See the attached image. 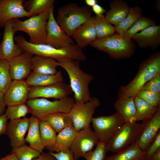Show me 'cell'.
I'll return each instance as SVG.
<instances>
[{"mask_svg":"<svg viewBox=\"0 0 160 160\" xmlns=\"http://www.w3.org/2000/svg\"><path fill=\"white\" fill-rule=\"evenodd\" d=\"M14 40L23 52L33 56L51 57L57 61L74 60L80 62L86 59L83 49L75 43L65 47L57 48L47 44L31 43L22 35L15 36Z\"/></svg>","mask_w":160,"mask_h":160,"instance_id":"6da1fadb","label":"cell"},{"mask_svg":"<svg viewBox=\"0 0 160 160\" xmlns=\"http://www.w3.org/2000/svg\"><path fill=\"white\" fill-rule=\"evenodd\" d=\"M59 66L64 69L70 79V86L74 94L75 103H84L92 98L89 85L93 76L83 71L79 61L74 60L57 61Z\"/></svg>","mask_w":160,"mask_h":160,"instance_id":"7a4b0ae2","label":"cell"},{"mask_svg":"<svg viewBox=\"0 0 160 160\" xmlns=\"http://www.w3.org/2000/svg\"><path fill=\"white\" fill-rule=\"evenodd\" d=\"M160 73V53L150 55L140 65L138 72L133 79L127 85L120 87L119 98L134 97L143 86Z\"/></svg>","mask_w":160,"mask_h":160,"instance_id":"3957f363","label":"cell"},{"mask_svg":"<svg viewBox=\"0 0 160 160\" xmlns=\"http://www.w3.org/2000/svg\"><path fill=\"white\" fill-rule=\"evenodd\" d=\"M92 16L91 11L88 7L69 3L58 9L55 19L61 28L71 37L77 28Z\"/></svg>","mask_w":160,"mask_h":160,"instance_id":"277c9868","label":"cell"},{"mask_svg":"<svg viewBox=\"0 0 160 160\" xmlns=\"http://www.w3.org/2000/svg\"><path fill=\"white\" fill-rule=\"evenodd\" d=\"M90 45L106 53L111 58L117 60L130 57L135 49V45L132 39L115 33L108 37L96 39Z\"/></svg>","mask_w":160,"mask_h":160,"instance_id":"5b68a950","label":"cell"},{"mask_svg":"<svg viewBox=\"0 0 160 160\" xmlns=\"http://www.w3.org/2000/svg\"><path fill=\"white\" fill-rule=\"evenodd\" d=\"M49 11H45L23 21L18 19H13L12 26L14 32L22 31L26 33L29 36V42L31 43L46 44V26Z\"/></svg>","mask_w":160,"mask_h":160,"instance_id":"8992f818","label":"cell"},{"mask_svg":"<svg viewBox=\"0 0 160 160\" xmlns=\"http://www.w3.org/2000/svg\"><path fill=\"white\" fill-rule=\"evenodd\" d=\"M74 103L73 98L68 97L53 101L42 98L28 99L25 103L31 109L32 116L40 120L53 113H69Z\"/></svg>","mask_w":160,"mask_h":160,"instance_id":"52a82bcc","label":"cell"},{"mask_svg":"<svg viewBox=\"0 0 160 160\" xmlns=\"http://www.w3.org/2000/svg\"><path fill=\"white\" fill-rule=\"evenodd\" d=\"M141 123L125 122L107 142L108 151L115 153L136 142Z\"/></svg>","mask_w":160,"mask_h":160,"instance_id":"ba28073f","label":"cell"},{"mask_svg":"<svg viewBox=\"0 0 160 160\" xmlns=\"http://www.w3.org/2000/svg\"><path fill=\"white\" fill-rule=\"evenodd\" d=\"M100 105L99 99L94 96L85 103L75 102L69 113L77 131L90 127L93 115Z\"/></svg>","mask_w":160,"mask_h":160,"instance_id":"9c48e42d","label":"cell"},{"mask_svg":"<svg viewBox=\"0 0 160 160\" xmlns=\"http://www.w3.org/2000/svg\"><path fill=\"white\" fill-rule=\"evenodd\" d=\"M125 123L121 115L116 112L109 116L93 117L91 123L99 140L107 142Z\"/></svg>","mask_w":160,"mask_h":160,"instance_id":"30bf717a","label":"cell"},{"mask_svg":"<svg viewBox=\"0 0 160 160\" xmlns=\"http://www.w3.org/2000/svg\"><path fill=\"white\" fill-rule=\"evenodd\" d=\"M46 44L57 48L68 47L74 43L73 40L57 22L54 9L49 12L46 26Z\"/></svg>","mask_w":160,"mask_h":160,"instance_id":"8fae6325","label":"cell"},{"mask_svg":"<svg viewBox=\"0 0 160 160\" xmlns=\"http://www.w3.org/2000/svg\"><path fill=\"white\" fill-rule=\"evenodd\" d=\"M72 93L70 85L62 81L45 86H30L28 99L42 98L59 100Z\"/></svg>","mask_w":160,"mask_h":160,"instance_id":"7c38bea8","label":"cell"},{"mask_svg":"<svg viewBox=\"0 0 160 160\" xmlns=\"http://www.w3.org/2000/svg\"><path fill=\"white\" fill-rule=\"evenodd\" d=\"M99 140L97 136L90 127L78 131L70 150L75 159L78 160L92 151Z\"/></svg>","mask_w":160,"mask_h":160,"instance_id":"4fadbf2b","label":"cell"},{"mask_svg":"<svg viewBox=\"0 0 160 160\" xmlns=\"http://www.w3.org/2000/svg\"><path fill=\"white\" fill-rule=\"evenodd\" d=\"M160 107L150 119L142 121L136 141L139 147L144 151L154 140L160 132Z\"/></svg>","mask_w":160,"mask_h":160,"instance_id":"5bb4252c","label":"cell"},{"mask_svg":"<svg viewBox=\"0 0 160 160\" xmlns=\"http://www.w3.org/2000/svg\"><path fill=\"white\" fill-rule=\"evenodd\" d=\"M24 0H0V28L4 27L10 20L31 17L24 8Z\"/></svg>","mask_w":160,"mask_h":160,"instance_id":"9a60e30c","label":"cell"},{"mask_svg":"<svg viewBox=\"0 0 160 160\" xmlns=\"http://www.w3.org/2000/svg\"><path fill=\"white\" fill-rule=\"evenodd\" d=\"M33 55L26 52L8 60L10 74L12 80H25L32 70Z\"/></svg>","mask_w":160,"mask_h":160,"instance_id":"2e32d148","label":"cell"},{"mask_svg":"<svg viewBox=\"0 0 160 160\" xmlns=\"http://www.w3.org/2000/svg\"><path fill=\"white\" fill-rule=\"evenodd\" d=\"M30 118L26 117L10 120L7 125L6 134L10 140L12 149L25 144V135L28 130Z\"/></svg>","mask_w":160,"mask_h":160,"instance_id":"e0dca14e","label":"cell"},{"mask_svg":"<svg viewBox=\"0 0 160 160\" xmlns=\"http://www.w3.org/2000/svg\"><path fill=\"white\" fill-rule=\"evenodd\" d=\"M12 21L13 19L8 21L4 27L2 40L0 44V60L8 61L23 53L15 43V33L13 28Z\"/></svg>","mask_w":160,"mask_h":160,"instance_id":"ac0fdd59","label":"cell"},{"mask_svg":"<svg viewBox=\"0 0 160 160\" xmlns=\"http://www.w3.org/2000/svg\"><path fill=\"white\" fill-rule=\"evenodd\" d=\"M29 89L25 80H12L4 94L6 106L25 103L28 99Z\"/></svg>","mask_w":160,"mask_h":160,"instance_id":"d6986e66","label":"cell"},{"mask_svg":"<svg viewBox=\"0 0 160 160\" xmlns=\"http://www.w3.org/2000/svg\"><path fill=\"white\" fill-rule=\"evenodd\" d=\"M132 39L140 47L156 49L160 44V26H149L135 34Z\"/></svg>","mask_w":160,"mask_h":160,"instance_id":"ffe728a7","label":"cell"},{"mask_svg":"<svg viewBox=\"0 0 160 160\" xmlns=\"http://www.w3.org/2000/svg\"><path fill=\"white\" fill-rule=\"evenodd\" d=\"M71 36L77 46L82 49L96 40L93 16L77 28Z\"/></svg>","mask_w":160,"mask_h":160,"instance_id":"44dd1931","label":"cell"},{"mask_svg":"<svg viewBox=\"0 0 160 160\" xmlns=\"http://www.w3.org/2000/svg\"><path fill=\"white\" fill-rule=\"evenodd\" d=\"M78 132L73 125L65 128L58 132L53 145L47 149L56 152L70 150Z\"/></svg>","mask_w":160,"mask_h":160,"instance_id":"7402d4cb","label":"cell"},{"mask_svg":"<svg viewBox=\"0 0 160 160\" xmlns=\"http://www.w3.org/2000/svg\"><path fill=\"white\" fill-rule=\"evenodd\" d=\"M114 106L117 112L120 114L125 122H134L138 121L134 97L119 98Z\"/></svg>","mask_w":160,"mask_h":160,"instance_id":"603a6c76","label":"cell"},{"mask_svg":"<svg viewBox=\"0 0 160 160\" xmlns=\"http://www.w3.org/2000/svg\"><path fill=\"white\" fill-rule=\"evenodd\" d=\"M110 9L106 12L105 19L111 24L116 25L121 22L127 15L130 7L122 0H114L110 4Z\"/></svg>","mask_w":160,"mask_h":160,"instance_id":"cb8c5ba5","label":"cell"},{"mask_svg":"<svg viewBox=\"0 0 160 160\" xmlns=\"http://www.w3.org/2000/svg\"><path fill=\"white\" fill-rule=\"evenodd\" d=\"M63 76L61 71L54 74H47L32 71L25 80L29 86H41L63 81Z\"/></svg>","mask_w":160,"mask_h":160,"instance_id":"d4e9b609","label":"cell"},{"mask_svg":"<svg viewBox=\"0 0 160 160\" xmlns=\"http://www.w3.org/2000/svg\"><path fill=\"white\" fill-rule=\"evenodd\" d=\"M59 66L56 60L49 57L33 56L32 59V71L38 73L53 74L57 72Z\"/></svg>","mask_w":160,"mask_h":160,"instance_id":"484cf974","label":"cell"},{"mask_svg":"<svg viewBox=\"0 0 160 160\" xmlns=\"http://www.w3.org/2000/svg\"><path fill=\"white\" fill-rule=\"evenodd\" d=\"M39 122V120L35 117L32 116L30 118L28 133L25 141L30 147L42 153L45 147L41 140Z\"/></svg>","mask_w":160,"mask_h":160,"instance_id":"4316f807","label":"cell"},{"mask_svg":"<svg viewBox=\"0 0 160 160\" xmlns=\"http://www.w3.org/2000/svg\"><path fill=\"white\" fill-rule=\"evenodd\" d=\"M39 120L47 122L57 132L66 127L73 125L69 113H53L47 115Z\"/></svg>","mask_w":160,"mask_h":160,"instance_id":"83f0119b","label":"cell"},{"mask_svg":"<svg viewBox=\"0 0 160 160\" xmlns=\"http://www.w3.org/2000/svg\"><path fill=\"white\" fill-rule=\"evenodd\" d=\"M144 151L136 143L121 150L104 160H143Z\"/></svg>","mask_w":160,"mask_h":160,"instance_id":"f1b7e54d","label":"cell"},{"mask_svg":"<svg viewBox=\"0 0 160 160\" xmlns=\"http://www.w3.org/2000/svg\"><path fill=\"white\" fill-rule=\"evenodd\" d=\"M55 2L54 0H29L24 1L23 6L32 17L54 9Z\"/></svg>","mask_w":160,"mask_h":160,"instance_id":"f546056e","label":"cell"},{"mask_svg":"<svg viewBox=\"0 0 160 160\" xmlns=\"http://www.w3.org/2000/svg\"><path fill=\"white\" fill-rule=\"evenodd\" d=\"M142 9L137 6L130 7L129 11L127 17L120 23L115 25L116 33L124 35L142 16Z\"/></svg>","mask_w":160,"mask_h":160,"instance_id":"4dcf8cb0","label":"cell"},{"mask_svg":"<svg viewBox=\"0 0 160 160\" xmlns=\"http://www.w3.org/2000/svg\"><path fill=\"white\" fill-rule=\"evenodd\" d=\"M97 39L105 38L115 33L114 26L108 22L103 15L93 16Z\"/></svg>","mask_w":160,"mask_h":160,"instance_id":"1f68e13d","label":"cell"},{"mask_svg":"<svg viewBox=\"0 0 160 160\" xmlns=\"http://www.w3.org/2000/svg\"><path fill=\"white\" fill-rule=\"evenodd\" d=\"M138 121H142L151 118L156 113L158 108L154 107L144 100L136 96L134 97Z\"/></svg>","mask_w":160,"mask_h":160,"instance_id":"d6a6232c","label":"cell"},{"mask_svg":"<svg viewBox=\"0 0 160 160\" xmlns=\"http://www.w3.org/2000/svg\"><path fill=\"white\" fill-rule=\"evenodd\" d=\"M39 129L42 143L47 149L55 143L57 132L46 121L39 120Z\"/></svg>","mask_w":160,"mask_h":160,"instance_id":"836d02e7","label":"cell"},{"mask_svg":"<svg viewBox=\"0 0 160 160\" xmlns=\"http://www.w3.org/2000/svg\"><path fill=\"white\" fill-rule=\"evenodd\" d=\"M31 113V109L25 103L7 107L4 114L8 119L12 120L25 117Z\"/></svg>","mask_w":160,"mask_h":160,"instance_id":"e575fe53","label":"cell"},{"mask_svg":"<svg viewBox=\"0 0 160 160\" xmlns=\"http://www.w3.org/2000/svg\"><path fill=\"white\" fill-rule=\"evenodd\" d=\"M156 23L154 20L142 15L123 35L132 39L135 34L149 26L156 25Z\"/></svg>","mask_w":160,"mask_h":160,"instance_id":"d590c367","label":"cell"},{"mask_svg":"<svg viewBox=\"0 0 160 160\" xmlns=\"http://www.w3.org/2000/svg\"><path fill=\"white\" fill-rule=\"evenodd\" d=\"M12 81L8 61L0 60V92L4 94Z\"/></svg>","mask_w":160,"mask_h":160,"instance_id":"8d00e7d4","label":"cell"},{"mask_svg":"<svg viewBox=\"0 0 160 160\" xmlns=\"http://www.w3.org/2000/svg\"><path fill=\"white\" fill-rule=\"evenodd\" d=\"M12 153L15 155L18 160H33L41 153L25 144L12 149Z\"/></svg>","mask_w":160,"mask_h":160,"instance_id":"74e56055","label":"cell"},{"mask_svg":"<svg viewBox=\"0 0 160 160\" xmlns=\"http://www.w3.org/2000/svg\"><path fill=\"white\" fill-rule=\"evenodd\" d=\"M94 150L87 152L84 157L86 160H104L108 151L107 142L99 140Z\"/></svg>","mask_w":160,"mask_h":160,"instance_id":"f35d334b","label":"cell"},{"mask_svg":"<svg viewBox=\"0 0 160 160\" xmlns=\"http://www.w3.org/2000/svg\"><path fill=\"white\" fill-rule=\"evenodd\" d=\"M135 96L144 100L154 107L158 108L160 106V93L142 89L139 91Z\"/></svg>","mask_w":160,"mask_h":160,"instance_id":"ab89813d","label":"cell"},{"mask_svg":"<svg viewBox=\"0 0 160 160\" xmlns=\"http://www.w3.org/2000/svg\"><path fill=\"white\" fill-rule=\"evenodd\" d=\"M160 149V132L147 148L144 151L143 160H150L153 155Z\"/></svg>","mask_w":160,"mask_h":160,"instance_id":"60d3db41","label":"cell"},{"mask_svg":"<svg viewBox=\"0 0 160 160\" xmlns=\"http://www.w3.org/2000/svg\"><path fill=\"white\" fill-rule=\"evenodd\" d=\"M160 93V73H159L146 83L141 90Z\"/></svg>","mask_w":160,"mask_h":160,"instance_id":"b9f144b4","label":"cell"},{"mask_svg":"<svg viewBox=\"0 0 160 160\" xmlns=\"http://www.w3.org/2000/svg\"><path fill=\"white\" fill-rule=\"evenodd\" d=\"M49 152L54 157L56 160H76L70 150L56 153Z\"/></svg>","mask_w":160,"mask_h":160,"instance_id":"7bdbcfd3","label":"cell"},{"mask_svg":"<svg viewBox=\"0 0 160 160\" xmlns=\"http://www.w3.org/2000/svg\"><path fill=\"white\" fill-rule=\"evenodd\" d=\"M8 120L5 114L0 116V136L6 134Z\"/></svg>","mask_w":160,"mask_h":160,"instance_id":"ee69618b","label":"cell"},{"mask_svg":"<svg viewBox=\"0 0 160 160\" xmlns=\"http://www.w3.org/2000/svg\"><path fill=\"white\" fill-rule=\"evenodd\" d=\"M33 160H56L54 157L49 152L48 153H41L37 158Z\"/></svg>","mask_w":160,"mask_h":160,"instance_id":"f6af8a7d","label":"cell"},{"mask_svg":"<svg viewBox=\"0 0 160 160\" xmlns=\"http://www.w3.org/2000/svg\"><path fill=\"white\" fill-rule=\"evenodd\" d=\"M6 106L4 94L0 92V116L5 113Z\"/></svg>","mask_w":160,"mask_h":160,"instance_id":"bcb514c9","label":"cell"},{"mask_svg":"<svg viewBox=\"0 0 160 160\" xmlns=\"http://www.w3.org/2000/svg\"><path fill=\"white\" fill-rule=\"evenodd\" d=\"M92 7V11L95 13L96 15H103V14L106 12V10L101 6L96 4Z\"/></svg>","mask_w":160,"mask_h":160,"instance_id":"7dc6e473","label":"cell"},{"mask_svg":"<svg viewBox=\"0 0 160 160\" xmlns=\"http://www.w3.org/2000/svg\"><path fill=\"white\" fill-rule=\"evenodd\" d=\"M1 159V160H18L15 155L13 153L8 154Z\"/></svg>","mask_w":160,"mask_h":160,"instance_id":"c3c4849f","label":"cell"},{"mask_svg":"<svg viewBox=\"0 0 160 160\" xmlns=\"http://www.w3.org/2000/svg\"><path fill=\"white\" fill-rule=\"evenodd\" d=\"M150 160H160V149L153 155Z\"/></svg>","mask_w":160,"mask_h":160,"instance_id":"681fc988","label":"cell"},{"mask_svg":"<svg viewBox=\"0 0 160 160\" xmlns=\"http://www.w3.org/2000/svg\"><path fill=\"white\" fill-rule=\"evenodd\" d=\"M97 1L96 0H85V2L86 4L90 7H92L95 4H97Z\"/></svg>","mask_w":160,"mask_h":160,"instance_id":"f907efd6","label":"cell"},{"mask_svg":"<svg viewBox=\"0 0 160 160\" xmlns=\"http://www.w3.org/2000/svg\"><path fill=\"white\" fill-rule=\"evenodd\" d=\"M0 160H1V159H0Z\"/></svg>","mask_w":160,"mask_h":160,"instance_id":"816d5d0a","label":"cell"},{"mask_svg":"<svg viewBox=\"0 0 160 160\" xmlns=\"http://www.w3.org/2000/svg\"></svg>","mask_w":160,"mask_h":160,"instance_id":"f5cc1de1","label":"cell"}]
</instances>
